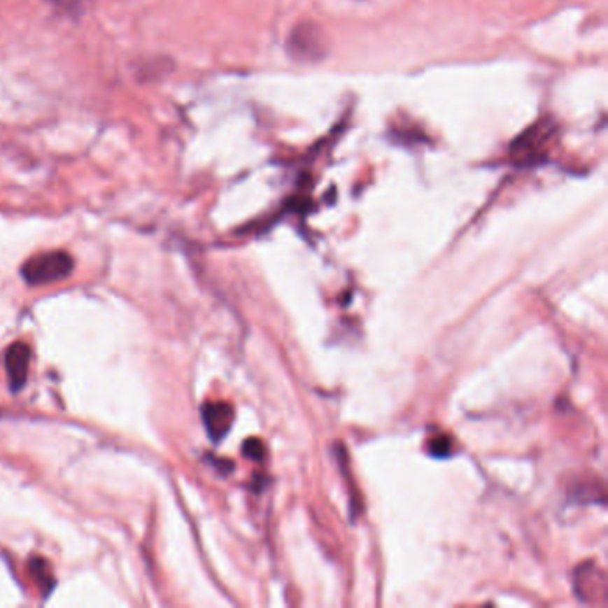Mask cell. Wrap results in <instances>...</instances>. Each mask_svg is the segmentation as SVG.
I'll return each mask as SVG.
<instances>
[{"label":"cell","mask_w":608,"mask_h":608,"mask_svg":"<svg viewBox=\"0 0 608 608\" xmlns=\"http://www.w3.org/2000/svg\"><path fill=\"white\" fill-rule=\"evenodd\" d=\"M73 269V259L66 252H43L31 257L22 266V276L31 285L52 284V282L63 281Z\"/></svg>","instance_id":"1"},{"label":"cell","mask_w":608,"mask_h":608,"mask_svg":"<svg viewBox=\"0 0 608 608\" xmlns=\"http://www.w3.org/2000/svg\"><path fill=\"white\" fill-rule=\"evenodd\" d=\"M288 48L297 59H318L323 55V40L320 29L311 24H304L291 32Z\"/></svg>","instance_id":"2"},{"label":"cell","mask_w":608,"mask_h":608,"mask_svg":"<svg viewBox=\"0 0 608 608\" xmlns=\"http://www.w3.org/2000/svg\"><path fill=\"white\" fill-rule=\"evenodd\" d=\"M29 360H31V352H29L27 344L15 343L8 348L4 364L11 391H20L27 382Z\"/></svg>","instance_id":"3"},{"label":"cell","mask_w":608,"mask_h":608,"mask_svg":"<svg viewBox=\"0 0 608 608\" xmlns=\"http://www.w3.org/2000/svg\"><path fill=\"white\" fill-rule=\"evenodd\" d=\"M202 414L213 441H220L232 425V407L227 403H207Z\"/></svg>","instance_id":"4"},{"label":"cell","mask_w":608,"mask_h":608,"mask_svg":"<svg viewBox=\"0 0 608 608\" xmlns=\"http://www.w3.org/2000/svg\"><path fill=\"white\" fill-rule=\"evenodd\" d=\"M48 2L64 13H77L86 6L87 0H48Z\"/></svg>","instance_id":"5"}]
</instances>
